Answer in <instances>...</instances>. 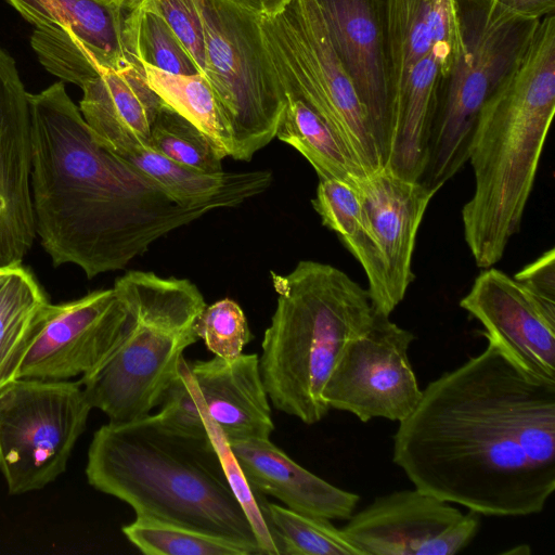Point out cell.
Instances as JSON below:
<instances>
[{
  "label": "cell",
  "instance_id": "obj_8",
  "mask_svg": "<svg viewBox=\"0 0 555 555\" xmlns=\"http://www.w3.org/2000/svg\"><path fill=\"white\" fill-rule=\"evenodd\" d=\"M203 75L221 116L227 156L249 162L275 137L286 96L266 55L258 18L227 0H197Z\"/></svg>",
  "mask_w": 555,
  "mask_h": 555
},
{
  "label": "cell",
  "instance_id": "obj_39",
  "mask_svg": "<svg viewBox=\"0 0 555 555\" xmlns=\"http://www.w3.org/2000/svg\"><path fill=\"white\" fill-rule=\"evenodd\" d=\"M11 268L0 269V281L8 274Z\"/></svg>",
  "mask_w": 555,
  "mask_h": 555
},
{
  "label": "cell",
  "instance_id": "obj_28",
  "mask_svg": "<svg viewBox=\"0 0 555 555\" xmlns=\"http://www.w3.org/2000/svg\"><path fill=\"white\" fill-rule=\"evenodd\" d=\"M125 38L137 64L146 63L172 74L199 73L172 29L145 0H130Z\"/></svg>",
  "mask_w": 555,
  "mask_h": 555
},
{
  "label": "cell",
  "instance_id": "obj_1",
  "mask_svg": "<svg viewBox=\"0 0 555 555\" xmlns=\"http://www.w3.org/2000/svg\"><path fill=\"white\" fill-rule=\"evenodd\" d=\"M392 439L414 488L479 515L539 514L555 490V383L488 340L423 389Z\"/></svg>",
  "mask_w": 555,
  "mask_h": 555
},
{
  "label": "cell",
  "instance_id": "obj_10",
  "mask_svg": "<svg viewBox=\"0 0 555 555\" xmlns=\"http://www.w3.org/2000/svg\"><path fill=\"white\" fill-rule=\"evenodd\" d=\"M92 406L79 382L16 378L0 391V470L11 494L66 469Z\"/></svg>",
  "mask_w": 555,
  "mask_h": 555
},
{
  "label": "cell",
  "instance_id": "obj_14",
  "mask_svg": "<svg viewBox=\"0 0 555 555\" xmlns=\"http://www.w3.org/2000/svg\"><path fill=\"white\" fill-rule=\"evenodd\" d=\"M480 525L479 514L414 488L375 498L340 529L361 555H454Z\"/></svg>",
  "mask_w": 555,
  "mask_h": 555
},
{
  "label": "cell",
  "instance_id": "obj_29",
  "mask_svg": "<svg viewBox=\"0 0 555 555\" xmlns=\"http://www.w3.org/2000/svg\"><path fill=\"white\" fill-rule=\"evenodd\" d=\"M121 530L147 555H259L241 542L152 518L135 516Z\"/></svg>",
  "mask_w": 555,
  "mask_h": 555
},
{
  "label": "cell",
  "instance_id": "obj_21",
  "mask_svg": "<svg viewBox=\"0 0 555 555\" xmlns=\"http://www.w3.org/2000/svg\"><path fill=\"white\" fill-rule=\"evenodd\" d=\"M456 46L446 44L426 55L399 88L385 167L404 179L420 181L423 176L437 82L451 65Z\"/></svg>",
  "mask_w": 555,
  "mask_h": 555
},
{
  "label": "cell",
  "instance_id": "obj_24",
  "mask_svg": "<svg viewBox=\"0 0 555 555\" xmlns=\"http://www.w3.org/2000/svg\"><path fill=\"white\" fill-rule=\"evenodd\" d=\"M398 91L411 68L436 49L457 42L453 0H391Z\"/></svg>",
  "mask_w": 555,
  "mask_h": 555
},
{
  "label": "cell",
  "instance_id": "obj_16",
  "mask_svg": "<svg viewBox=\"0 0 555 555\" xmlns=\"http://www.w3.org/2000/svg\"><path fill=\"white\" fill-rule=\"evenodd\" d=\"M460 306L520 369L555 383V302L490 267L475 279Z\"/></svg>",
  "mask_w": 555,
  "mask_h": 555
},
{
  "label": "cell",
  "instance_id": "obj_25",
  "mask_svg": "<svg viewBox=\"0 0 555 555\" xmlns=\"http://www.w3.org/2000/svg\"><path fill=\"white\" fill-rule=\"evenodd\" d=\"M285 96L286 108L275 138L298 151L319 179H336L354 186L365 175L341 140L307 103Z\"/></svg>",
  "mask_w": 555,
  "mask_h": 555
},
{
  "label": "cell",
  "instance_id": "obj_34",
  "mask_svg": "<svg viewBox=\"0 0 555 555\" xmlns=\"http://www.w3.org/2000/svg\"><path fill=\"white\" fill-rule=\"evenodd\" d=\"M159 406L152 416L165 429L182 436L208 437L184 359L180 362L179 375L166 389Z\"/></svg>",
  "mask_w": 555,
  "mask_h": 555
},
{
  "label": "cell",
  "instance_id": "obj_17",
  "mask_svg": "<svg viewBox=\"0 0 555 555\" xmlns=\"http://www.w3.org/2000/svg\"><path fill=\"white\" fill-rule=\"evenodd\" d=\"M28 92L0 48V269L22 266L37 236L31 189Z\"/></svg>",
  "mask_w": 555,
  "mask_h": 555
},
{
  "label": "cell",
  "instance_id": "obj_22",
  "mask_svg": "<svg viewBox=\"0 0 555 555\" xmlns=\"http://www.w3.org/2000/svg\"><path fill=\"white\" fill-rule=\"evenodd\" d=\"M36 28L63 31L83 42L105 68L132 61L125 38L130 0H8Z\"/></svg>",
  "mask_w": 555,
  "mask_h": 555
},
{
  "label": "cell",
  "instance_id": "obj_27",
  "mask_svg": "<svg viewBox=\"0 0 555 555\" xmlns=\"http://www.w3.org/2000/svg\"><path fill=\"white\" fill-rule=\"evenodd\" d=\"M140 65L149 87L162 102L201 130L224 158L219 105L206 77L201 73L172 74L146 63Z\"/></svg>",
  "mask_w": 555,
  "mask_h": 555
},
{
  "label": "cell",
  "instance_id": "obj_36",
  "mask_svg": "<svg viewBox=\"0 0 555 555\" xmlns=\"http://www.w3.org/2000/svg\"><path fill=\"white\" fill-rule=\"evenodd\" d=\"M519 281L540 297L555 302V250L542 254L533 262L527 264L515 274Z\"/></svg>",
  "mask_w": 555,
  "mask_h": 555
},
{
  "label": "cell",
  "instance_id": "obj_3",
  "mask_svg": "<svg viewBox=\"0 0 555 555\" xmlns=\"http://www.w3.org/2000/svg\"><path fill=\"white\" fill-rule=\"evenodd\" d=\"M555 112V15L543 17L520 65L483 106L469 146L475 188L462 209L477 267L499 262L519 232Z\"/></svg>",
  "mask_w": 555,
  "mask_h": 555
},
{
  "label": "cell",
  "instance_id": "obj_23",
  "mask_svg": "<svg viewBox=\"0 0 555 555\" xmlns=\"http://www.w3.org/2000/svg\"><path fill=\"white\" fill-rule=\"evenodd\" d=\"M50 302L34 275L13 267L0 281V391L17 378Z\"/></svg>",
  "mask_w": 555,
  "mask_h": 555
},
{
  "label": "cell",
  "instance_id": "obj_26",
  "mask_svg": "<svg viewBox=\"0 0 555 555\" xmlns=\"http://www.w3.org/2000/svg\"><path fill=\"white\" fill-rule=\"evenodd\" d=\"M311 203L323 225L338 235L362 266L369 281V293H376L380 285L379 272L357 188L336 179H319L315 197Z\"/></svg>",
  "mask_w": 555,
  "mask_h": 555
},
{
  "label": "cell",
  "instance_id": "obj_6",
  "mask_svg": "<svg viewBox=\"0 0 555 555\" xmlns=\"http://www.w3.org/2000/svg\"><path fill=\"white\" fill-rule=\"evenodd\" d=\"M113 287L130 311L127 333L113 356L79 383L92 408L112 423H126L159 406L184 350L199 339L195 322L207 305L190 280L154 272L128 271Z\"/></svg>",
  "mask_w": 555,
  "mask_h": 555
},
{
  "label": "cell",
  "instance_id": "obj_13",
  "mask_svg": "<svg viewBox=\"0 0 555 555\" xmlns=\"http://www.w3.org/2000/svg\"><path fill=\"white\" fill-rule=\"evenodd\" d=\"M129 322L128 305L114 287L49 304L17 378L67 380L93 373L121 344Z\"/></svg>",
  "mask_w": 555,
  "mask_h": 555
},
{
  "label": "cell",
  "instance_id": "obj_31",
  "mask_svg": "<svg viewBox=\"0 0 555 555\" xmlns=\"http://www.w3.org/2000/svg\"><path fill=\"white\" fill-rule=\"evenodd\" d=\"M150 146L172 162L204 173L223 171L222 157L193 124L163 104L151 129Z\"/></svg>",
  "mask_w": 555,
  "mask_h": 555
},
{
  "label": "cell",
  "instance_id": "obj_40",
  "mask_svg": "<svg viewBox=\"0 0 555 555\" xmlns=\"http://www.w3.org/2000/svg\"><path fill=\"white\" fill-rule=\"evenodd\" d=\"M122 1H126V0H122Z\"/></svg>",
  "mask_w": 555,
  "mask_h": 555
},
{
  "label": "cell",
  "instance_id": "obj_19",
  "mask_svg": "<svg viewBox=\"0 0 555 555\" xmlns=\"http://www.w3.org/2000/svg\"><path fill=\"white\" fill-rule=\"evenodd\" d=\"M247 481L255 492L280 500L294 512L328 520H348L360 501L304 468L270 438L230 443Z\"/></svg>",
  "mask_w": 555,
  "mask_h": 555
},
{
  "label": "cell",
  "instance_id": "obj_38",
  "mask_svg": "<svg viewBox=\"0 0 555 555\" xmlns=\"http://www.w3.org/2000/svg\"><path fill=\"white\" fill-rule=\"evenodd\" d=\"M251 16L263 20L280 14L291 0H227Z\"/></svg>",
  "mask_w": 555,
  "mask_h": 555
},
{
  "label": "cell",
  "instance_id": "obj_9",
  "mask_svg": "<svg viewBox=\"0 0 555 555\" xmlns=\"http://www.w3.org/2000/svg\"><path fill=\"white\" fill-rule=\"evenodd\" d=\"M262 44L284 94L314 109L364 175L384 164L365 109L337 56L315 0H291L258 20Z\"/></svg>",
  "mask_w": 555,
  "mask_h": 555
},
{
  "label": "cell",
  "instance_id": "obj_11",
  "mask_svg": "<svg viewBox=\"0 0 555 555\" xmlns=\"http://www.w3.org/2000/svg\"><path fill=\"white\" fill-rule=\"evenodd\" d=\"M415 336L386 317H375L352 339L323 390L330 409L345 411L366 423L373 418L401 422L422 397L409 349Z\"/></svg>",
  "mask_w": 555,
  "mask_h": 555
},
{
  "label": "cell",
  "instance_id": "obj_30",
  "mask_svg": "<svg viewBox=\"0 0 555 555\" xmlns=\"http://www.w3.org/2000/svg\"><path fill=\"white\" fill-rule=\"evenodd\" d=\"M264 513L281 555H361L328 519L304 515L269 501Z\"/></svg>",
  "mask_w": 555,
  "mask_h": 555
},
{
  "label": "cell",
  "instance_id": "obj_18",
  "mask_svg": "<svg viewBox=\"0 0 555 555\" xmlns=\"http://www.w3.org/2000/svg\"><path fill=\"white\" fill-rule=\"evenodd\" d=\"M208 414L229 443L270 438L274 430L257 353L188 362Z\"/></svg>",
  "mask_w": 555,
  "mask_h": 555
},
{
  "label": "cell",
  "instance_id": "obj_4",
  "mask_svg": "<svg viewBox=\"0 0 555 555\" xmlns=\"http://www.w3.org/2000/svg\"><path fill=\"white\" fill-rule=\"evenodd\" d=\"M88 482L152 518L241 542L263 555L209 437L171 433L150 414L93 435Z\"/></svg>",
  "mask_w": 555,
  "mask_h": 555
},
{
  "label": "cell",
  "instance_id": "obj_35",
  "mask_svg": "<svg viewBox=\"0 0 555 555\" xmlns=\"http://www.w3.org/2000/svg\"><path fill=\"white\" fill-rule=\"evenodd\" d=\"M145 1L166 21L203 74L204 36L197 0Z\"/></svg>",
  "mask_w": 555,
  "mask_h": 555
},
{
  "label": "cell",
  "instance_id": "obj_33",
  "mask_svg": "<svg viewBox=\"0 0 555 555\" xmlns=\"http://www.w3.org/2000/svg\"><path fill=\"white\" fill-rule=\"evenodd\" d=\"M195 331L209 351L227 360L237 358L253 338L242 308L230 298L206 306Z\"/></svg>",
  "mask_w": 555,
  "mask_h": 555
},
{
  "label": "cell",
  "instance_id": "obj_15",
  "mask_svg": "<svg viewBox=\"0 0 555 555\" xmlns=\"http://www.w3.org/2000/svg\"><path fill=\"white\" fill-rule=\"evenodd\" d=\"M354 186L380 276V295L373 308L390 317L414 279L412 258L416 235L438 191L404 179L387 167L363 176Z\"/></svg>",
  "mask_w": 555,
  "mask_h": 555
},
{
  "label": "cell",
  "instance_id": "obj_2",
  "mask_svg": "<svg viewBox=\"0 0 555 555\" xmlns=\"http://www.w3.org/2000/svg\"><path fill=\"white\" fill-rule=\"evenodd\" d=\"M36 234L52 264L88 279L121 270L210 210L175 203L152 178L103 147L63 82L28 93Z\"/></svg>",
  "mask_w": 555,
  "mask_h": 555
},
{
  "label": "cell",
  "instance_id": "obj_7",
  "mask_svg": "<svg viewBox=\"0 0 555 555\" xmlns=\"http://www.w3.org/2000/svg\"><path fill=\"white\" fill-rule=\"evenodd\" d=\"M456 53L437 82L427 162L420 182L438 191L468 160L479 115L526 55L541 20L494 0H453Z\"/></svg>",
  "mask_w": 555,
  "mask_h": 555
},
{
  "label": "cell",
  "instance_id": "obj_37",
  "mask_svg": "<svg viewBox=\"0 0 555 555\" xmlns=\"http://www.w3.org/2000/svg\"><path fill=\"white\" fill-rule=\"evenodd\" d=\"M505 11L526 18L542 20L554 14L555 0H494Z\"/></svg>",
  "mask_w": 555,
  "mask_h": 555
},
{
  "label": "cell",
  "instance_id": "obj_32",
  "mask_svg": "<svg viewBox=\"0 0 555 555\" xmlns=\"http://www.w3.org/2000/svg\"><path fill=\"white\" fill-rule=\"evenodd\" d=\"M191 379L207 435L219 456L228 483L253 528L259 547L263 555H281L279 544L264 513V504L267 503L264 495L255 492L250 487L228 439L208 414L192 376Z\"/></svg>",
  "mask_w": 555,
  "mask_h": 555
},
{
  "label": "cell",
  "instance_id": "obj_12",
  "mask_svg": "<svg viewBox=\"0 0 555 555\" xmlns=\"http://www.w3.org/2000/svg\"><path fill=\"white\" fill-rule=\"evenodd\" d=\"M386 164L398 95L391 0H315Z\"/></svg>",
  "mask_w": 555,
  "mask_h": 555
},
{
  "label": "cell",
  "instance_id": "obj_20",
  "mask_svg": "<svg viewBox=\"0 0 555 555\" xmlns=\"http://www.w3.org/2000/svg\"><path fill=\"white\" fill-rule=\"evenodd\" d=\"M81 89L80 113L103 147L115 154L135 141L150 145L164 103L149 87L140 64L106 68Z\"/></svg>",
  "mask_w": 555,
  "mask_h": 555
},
{
  "label": "cell",
  "instance_id": "obj_5",
  "mask_svg": "<svg viewBox=\"0 0 555 555\" xmlns=\"http://www.w3.org/2000/svg\"><path fill=\"white\" fill-rule=\"evenodd\" d=\"M271 279L278 300L261 343L262 382L278 411L312 425L330 411L322 393L333 369L375 310L367 289L331 264L301 260Z\"/></svg>",
  "mask_w": 555,
  "mask_h": 555
}]
</instances>
